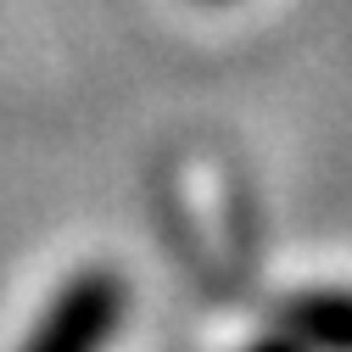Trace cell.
<instances>
[{"label": "cell", "mask_w": 352, "mask_h": 352, "mask_svg": "<svg viewBox=\"0 0 352 352\" xmlns=\"http://www.w3.org/2000/svg\"><path fill=\"white\" fill-rule=\"evenodd\" d=\"M129 314V285L112 269H78L56 285L17 352H107Z\"/></svg>", "instance_id": "obj_1"}, {"label": "cell", "mask_w": 352, "mask_h": 352, "mask_svg": "<svg viewBox=\"0 0 352 352\" xmlns=\"http://www.w3.org/2000/svg\"><path fill=\"white\" fill-rule=\"evenodd\" d=\"M280 319L307 352H352V291L346 285H319V291L285 296Z\"/></svg>", "instance_id": "obj_2"}, {"label": "cell", "mask_w": 352, "mask_h": 352, "mask_svg": "<svg viewBox=\"0 0 352 352\" xmlns=\"http://www.w3.org/2000/svg\"><path fill=\"white\" fill-rule=\"evenodd\" d=\"M246 352H307V346H302V341L285 330V336H263V341H252Z\"/></svg>", "instance_id": "obj_3"}, {"label": "cell", "mask_w": 352, "mask_h": 352, "mask_svg": "<svg viewBox=\"0 0 352 352\" xmlns=\"http://www.w3.org/2000/svg\"><path fill=\"white\" fill-rule=\"evenodd\" d=\"M207 6H224V0H207Z\"/></svg>", "instance_id": "obj_4"}]
</instances>
